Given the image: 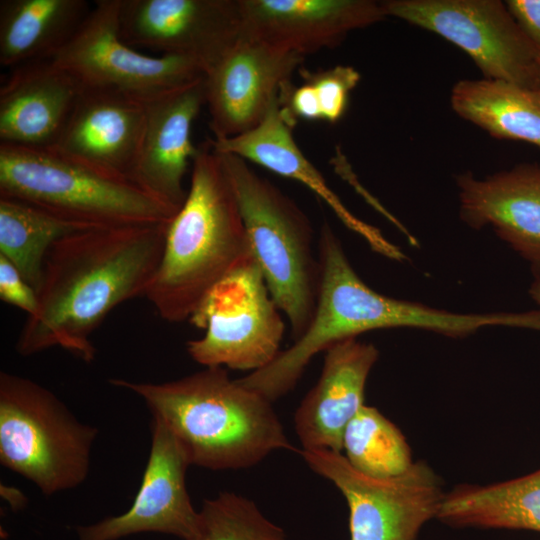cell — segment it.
I'll return each instance as SVG.
<instances>
[{
    "label": "cell",
    "instance_id": "cell-29",
    "mask_svg": "<svg viewBox=\"0 0 540 540\" xmlns=\"http://www.w3.org/2000/svg\"><path fill=\"white\" fill-rule=\"evenodd\" d=\"M0 299L27 313L34 314L38 307V295L18 269L0 254Z\"/></svg>",
    "mask_w": 540,
    "mask_h": 540
},
{
    "label": "cell",
    "instance_id": "cell-6",
    "mask_svg": "<svg viewBox=\"0 0 540 540\" xmlns=\"http://www.w3.org/2000/svg\"><path fill=\"white\" fill-rule=\"evenodd\" d=\"M217 154L254 258L272 298L289 321L294 342L314 317L321 283L311 222L290 197L254 172L247 161L232 154Z\"/></svg>",
    "mask_w": 540,
    "mask_h": 540
},
{
    "label": "cell",
    "instance_id": "cell-1",
    "mask_svg": "<svg viewBox=\"0 0 540 540\" xmlns=\"http://www.w3.org/2000/svg\"><path fill=\"white\" fill-rule=\"evenodd\" d=\"M169 224L93 228L56 242L43 263L37 310L27 316L16 351L30 356L61 347L92 362L91 337L105 317L121 303L145 296Z\"/></svg>",
    "mask_w": 540,
    "mask_h": 540
},
{
    "label": "cell",
    "instance_id": "cell-7",
    "mask_svg": "<svg viewBox=\"0 0 540 540\" xmlns=\"http://www.w3.org/2000/svg\"><path fill=\"white\" fill-rule=\"evenodd\" d=\"M98 429L79 421L50 390L0 373V462L46 496L83 483Z\"/></svg>",
    "mask_w": 540,
    "mask_h": 540
},
{
    "label": "cell",
    "instance_id": "cell-19",
    "mask_svg": "<svg viewBox=\"0 0 540 540\" xmlns=\"http://www.w3.org/2000/svg\"><path fill=\"white\" fill-rule=\"evenodd\" d=\"M460 216L474 229L486 225L519 255L540 266V165L522 163L477 179L470 172L456 178Z\"/></svg>",
    "mask_w": 540,
    "mask_h": 540
},
{
    "label": "cell",
    "instance_id": "cell-32",
    "mask_svg": "<svg viewBox=\"0 0 540 540\" xmlns=\"http://www.w3.org/2000/svg\"><path fill=\"white\" fill-rule=\"evenodd\" d=\"M534 279L529 288V294L540 307V266L533 268Z\"/></svg>",
    "mask_w": 540,
    "mask_h": 540
},
{
    "label": "cell",
    "instance_id": "cell-13",
    "mask_svg": "<svg viewBox=\"0 0 540 540\" xmlns=\"http://www.w3.org/2000/svg\"><path fill=\"white\" fill-rule=\"evenodd\" d=\"M304 58L241 35L204 75L213 139L235 137L256 127Z\"/></svg>",
    "mask_w": 540,
    "mask_h": 540
},
{
    "label": "cell",
    "instance_id": "cell-18",
    "mask_svg": "<svg viewBox=\"0 0 540 540\" xmlns=\"http://www.w3.org/2000/svg\"><path fill=\"white\" fill-rule=\"evenodd\" d=\"M378 359L377 348L348 338L325 351L320 377L294 414L302 450L342 453L343 435L364 404L368 375Z\"/></svg>",
    "mask_w": 540,
    "mask_h": 540
},
{
    "label": "cell",
    "instance_id": "cell-9",
    "mask_svg": "<svg viewBox=\"0 0 540 540\" xmlns=\"http://www.w3.org/2000/svg\"><path fill=\"white\" fill-rule=\"evenodd\" d=\"M120 0H96L71 40L51 59L81 89L148 101L204 76L192 59L150 56L121 38Z\"/></svg>",
    "mask_w": 540,
    "mask_h": 540
},
{
    "label": "cell",
    "instance_id": "cell-21",
    "mask_svg": "<svg viewBox=\"0 0 540 540\" xmlns=\"http://www.w3.org/2000/svg\"><path fill=\"white\" fill-rule=\"evenodd\" d=\"M296 122L282 104L279 94L263 120L253 129L235 137L208 138V141L216 152L238 156L302 183L326 202L349 229L364 237L374 250L390 258L395 257L398 249L377 229L351 214L322 174L303 154L293 137Z\"/></svg>",
    "mask_w": 540,
    "mask_h": 540
},
{
    "label": "cell",
    "instance_id": "cell-15",
    "mask_svg": "<svg viewBox=\"0 0 540 540\" xmlns=\"http://www.w3.org/2000/svg\"><path fill=\"white\" fill-rule=\"evenodd\" d=\"M242 36L303 57L386 18L373 0H239Z\"/></svg>",
    "mask_w": 540,
    "mask_h": 540
},
{
    "label": "cell",
    "instance_id": "cell-28",
    "mask_svg": "<svg viewBox=\"0 0 540 540\" xmlns=\"http://www.w3.org/2000/svg\"><path fill=\"white\" fill-rule=\"evenodd\" d=\"M303 80L310 83L316 93L321 120L339 121L348 106L351 91L360 81V73L351 66L337 65L318 72L300 71Z\"/></svg>",
    "mask_w": 540,
    "mask_h": 540
},
{
    "label": "cell",
    "instance_id": "cell-22",
    "mask_svg": "<svg viewBox=\"0 0 540 540\" xmlns=\"http://www.w3.org/2000/svg\"><path fill=\"white\" fill-rule=\"evenodd\" d=\"M86 0H1L0 64L13 69L51 60L80 28Z\"/></svg>",
    "mask_w": 540,
    "mask_h": 540
},
{
    "label": "cell",
    "instance_id": "cell-12",
    "mask_svg": "<svg viewBox=\"0 0 540 540\" xmlns=\"http://www.w3.org/2000/svg\"><path fill=\"white\" fill-rule=\"evenodd\" d=\"M125 43L197 62L204 75L241 37L239 0H120Z\"/></svg>",
    "mask_w": 540,
    "mask_h": 540
},
{
    "label": "cell",
    "instance_id": "cell-31",
    "mask_svg": "<svg viewBox=\"0 0 540 540\" xmlns=\"http://www.w3.org/2000/svg\"><path fill=\"white\" fill-rule=\"evenodd\" d=\"M2 497L9 503L13 510H21L25 507L27 499L21 491L10 486H1Z\"/></svg>",
    "mask_w": 540,
    "mask_h": 540
},
{
    "label": "cell",
    "instance_id": "cell-26",
    "mask_svg": "<svg viewBox=\"0 0 540 540\" xmlns=\"http://www.w3.org/2000/svg\"><path fill=\"white\" fill-rule=\"evenodd\" d=\"M343 451L352 467L371 477L397 476L413 464L401 431L376 408L367 405L347 425Z\"/></svg>",
    "mask_w": 540,
    "mask_h": 540
},
{
    "label": "cell",
    "instance_id": "cell-24",
    "mask_svg": "<svg viewBox=\"0 0 540 540\" xmlns=\"http://www.w3.org/2000/svg\"><path fill=\"white\" fill-rule=\"evenodd\" d=\"M452 109L498 139L540 149V89L491 79L461 80L451 92Z\"/></svg>",
    "mask_w": 540,
    "mask_h": 540
},
{
    "label": "cell",
    "instance_id": "cell-5",
    "mask_svg": "<svg viewBox=\"0 0 540 540\" xmlns=\"http://www.w3.org/2000/svg\"><path fill=\"white\" fill-rule=\"evenodd\" d=\"M0 196L91 228L169 224L179 210L55 147L0 142Z\"/></svg>",
    "mask_w": 540,
    "mask_h": 540
},
{
    "label": "cell",
    "instance_id": "cell-16",
    "mask_svg": "<svg viewBox=\"0 0 540 540\" xmlns=\"http://www.w3.org/2000/svg\"><path fill=\"white\" fill-rule=\"evenodd\" d=\"M205 104L204 76L145 102V124L131 181L179 210L183 182L197 153L192 125Z\"/></svg>",
    "mask_w": 540,
    "mask_h": 540
},
{
    "label": "cell",
    "instance_id": "cell-10",
    "mask_svg": "<svg viewBox=\"0 0 540 540\" xmlns=\"http://www.w3.org/2000/svg\"><path fill=\"white\" fill-rule=\"evenodd\" d=\"M300 453L311 470L344 496L350 540H417L423 525L437 517L445 494L441 480L423 461L400 475L377 478L356 470L339 452Z\"/></svg>",
    "mask_w": 540,
    "mask_h": 540
},
{
    "label": "cell",
    "instance_id": "cell-20",
    "mask_svg": "<svg viewBox=\"0 0 540 540\" xmlns=\"http://www.w3.org/2000/svg\"><path fill=\"white\" fill-rule=\"evenodd\" d=\"M81 88L51 60L10 69L0 86V142L53 147Z\"/></svg>",
    "mask_w": 540,
    "mask_h": 540
},
{
    "label": "cell",
    "instance_id": "cell-27",
    "mask_svg": "<svg viewBox=\"0 0 540 540\" xmlns=\"http://www.w3.org/2000/svg\"><path fill=\"white\" fill-rule=\"evenodd\" d=\"M188 540L289 539L252 500L233 492H221L203 501L196 532Z\"/></svg>",
    "mask_w": 540,
    "mask_h": 540
},
{
    "label": "cell",
    "instance_id": "cell-33",
    "mask_svg": "<svg viewBox=\"0 0 540 540\" xmlns=\"http://www.w3.org/2000/svg\"><path fill=\"white\" fill-rule=\"evenodd\" d=\"M538 85H539V89H540V57H539V60H538Z\"/></svg>",
    "mask_w": 540,
    "mask_h": 540
},
{
    "label": "cell",
    "instance_id": "cell-17",
    "mask_svg": "<svg viewBox=\"0 0 540 540\" xmlns=\"http://www.w3.org/2000/svg\"><path fill=\"white\" fill-rule=\"evenodd\" d=\"M144 124V101L81 89L53 147L101 173L131 180Z\"/></svg>",
    "mask_w": 540,
    "mask_h": 540
},
{
    "label": "cell",
    "instance_id": "cell-30",
    "mask_svg": "<svg viewBox=\"0 0 540 540\" xmlns=\"http://www.w3.org/2000/svg\"><path fill=\"white\" fill-rule=\"evenodd\" d=\"M516 23L540 53V0L505 2Z\"/></svg>",
    "mask_w": 540,
    "mask_h": 540
},
{
    "label": "cell",
    "instance_id": "cell-14",
    "mask_svg": "<svg viewBox=\"0 0 540 540\" xmlns=\"http://www.w3.org/2000/svg\"><path fill=\"white\" fill-rule=\"evenodd\" d=\"M151 449L141 485L131 507L97 523L75 527L78 540H118L129 535L156 532L188 540L196 532L199 511L186 487L190 466L167 426L151 422Z\"/></svg>",
    "mask_w": 540,
    "mask_h": 540
},
{
    "label": "cell",
    "instance_id": "cell-25",
    "mask_svg": "<svg viewBox=\"0 0 540 540\" xmlns=\"http://www.w3.org/2000/svg\"><path fill=\"white\" fill-rule=\"evenodd\" d=\"M93 229L29 203L0 196V254L37 290L51 247L73 233Z\"/></svg>",
    "mask_w": 540,
    "mask_h": 540
},
{
    "label": "cell",
    "instance_id": "cell-4",
    "mask_svg": "<svg viewBox=\"0 0 540 540\" xmlns=\"http://www.w3.org/2000/svg\"><path fill=\"white\" fill-rule=\"evenodd\" d=\"M252 257L234 193L207 139L192 159L186 199L168 226L145 296L162 319L188 321L208 292Z\"/></svg>",
    "mask_w": 540,
    "mask_h": 540
},
{
    "label": "cell",
    "instance_id": "cell-23",
    "mask_svg": "<svg viewBox=\"0 0 540 540\" xmlns=\"http://www.w3.org/2000/svg\"><path fill=\"white\" fill-rule=\"evenodd\" d=\"M437 518L453 526L540 532V469L492 485L456 487L444 495Z\"/></svg>",
    "mask_w": 540,
    "mask_h": 540
},
{
    "label": "cell",
    "instance_id": "cell-11",
    "mask_svg": "<svg viewBox=\"0 0 540 540\" xmlns=\"http://www.w3.org/2000/svg\"><path fill=\"white\" fill-rule=\"evenodd\" d=\"M386 17L404 20L466 52L485 79L539 89V51L499 0H387Z\"/></svg>",
    "mask_w": 540,
    "mask_h": 540
},
{
    "label": "cell",
    "instance_id": "cell-3",
    "mask_svg": "<svg viewBox=\"0 0 540 540\" xmlns=\"http://www.w3.org/2000/svg\"><path fill=\"white\" fill-rule=\"evenodd\" d=\"M146 403L174 435L190 465L210 470L252 467L277 450H296L272 402L230 378L221 366L151 383L114 378Z\"/></svg>",
    "mask_w": 540,
    "mask_h": 540
},
{
    "label": "cell",
    "instance_id": "cell-2",
    "mask_svg": "<svg viewBox=\"0 0 540 540\" xmlns=\"http://www.w3.org/2000/svg\"><path fill=\"white\" fill-rule=\"evenodd\" d=\"M321 283L306 332L267 366L239 378L273 402L291 391L312 358L333 344L386 328L411 327L464 337L488 326L540 331V309L528 312L462 314L395 299L370 288L353 269L339 238L324 223L318 242Z\"/></svg>",
    "mask_w": 540,
    "mask_h": 540
},
{
    "label": "cell",
    "instance_id": "cell-8",
    "mask_svg": "<svg viewBox=\"0 0 540 540\" xmlns=\"http://www.w3.org/2000/svg\"><path fill=\"white\" fill-rule=\"evenodd\" d=\"M252 257L220 280L188 320L204 335L186 344L205 366L254 372L281 352L285 324Z\"/></svg>",
    "mask_w": 540,
    "mask_h": 540
}]
</instances>
